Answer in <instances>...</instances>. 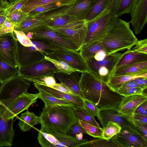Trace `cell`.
<instances>
[{
    "mask_svg": "<svg viewBox=\"0 0 147 147\" xmlns=\"http://www.w3.org/2000/svg\"><path fill=\"white\" fill-rule=\"evenodd\" d=\"M79 85L85 99L92 102L99 109L118 108L123 97L89 72L82 73Z\"/></svg>",
    "mask_w": 147,
    "mask_h": 147,
    "instance_id": "obj_1",
    "label": "cell"
},
{
    "mask_svg": "<svg viewBox=\"0 0 147 147\" xmlns=\"http://www.w3.org/2000/svg\"><path fill=\"white\" fill-rule=\"evenodd\" d=\"M40 116L41 120L40 131L51 134H67L71 125L78 121L74 105L45 106Z\"/></svg>",
    "mask_w": 147,
    "mask_h": 147,
    "instance_id": "obj_2",
    "label": "cell"
},
{
    "mask_svg": "<svg viewBox=\"0 0 147 147\" xmlns=\"http://www.w3.org/2000/svg\"><path fill=\"white\" fill-rule=\"evenodd\" d=\"M129 23L120 18L101 40L107 55L129 50L138 39L130 27Z\"/></svg>",
    "mask_w": 147,
    "mask_h": 147,
    "instance_id": "obj_3",
    "label": "cell"
},
{
    "mask_svg": "<svg viewBox=\"0 0 147 147\" xmlns=\"http://www.w3.org/2000/svg\"><path fill=\"white\" fill-rule=\"evenodd\" d=\"M31 84L22 77L16 75L1 83L0 110L3 114L15 98L27 92Z\"/></svg>",
    "mask_w": 147,
    "mask_h": 147,
    "instance_id": "obj_4",
    "label": "cell"
},
{
    "mask_svg": "<svg viewBox=\"0 0 147 147\" xmlns=\"http://www.w3.org/2000/svg\"><path fill=\"white\" fill-rule=\"evenodd\" d=\"M119 17L107 11H103L88 24L83 45L90 42L101 40L118 22Z\"/></svg>",
    "mask_w": 147,
    "mask_h": 147,
    "instance_id": "obj_5",
    "label": "cell"
},
{
    "mask_svg": "<svg viewBox=\"0 0 147 147\" xmlns=\"http://www.w3.org/2000/svg\"><path fill=\"white\" fill-rule=\"evenodd\" d=\"M124 53H116L107 55L100 61H96L93 57L90 58L86 61L89 72L107 84L112 76L116 65Z\"/></svg>",
    "mask_w": 147,
    "mask_h": 147,
    "instance_id": "obj_6",
    "label": "cell"
},
{
    "mask_svg": "<svg viewBox=\"0 0 147 147\" xmlns=\"http://www.w3.org/2000/svg\"><path fill=\"white\" fill-rule=\"evenodd\" d=\"M88 26L85 20H78L53 29L71 40L80 49L86 38Z\"/></svg>",
    "mask_w": 147,
    "mask_h": 147,
    "instance_id": "obj_7",
    "label": "cell"
},
{
    "mask_svg": "<svg viewBox=\"0 0 147 147\" xmlns=\"http://www.w3.org/2000/svg\"><path fill=\"white\" fill-rule=\"evenodd\" d=\"M33 32L32 38L43 39L66 49L77 51L80 50V48L71 40L47 26Z\"/></svg>",
    "mask_w": 147,
    "mask_h": 147,
    "instance_id": "obj_8",
    "label": "cell"
},
{
    "mask_svg": "<svg viewBox=\"0 0 147 147\" xmlns=\"http://www.w3.org/2000/svg\"><path fill=\"white\" fill-rule=\"evenodd\" d=\"M19 70L18 75L25 80L34 79L46 76H54L57 70L53 63L45 59L31 65Z\"/></svg>",
    "mask_w": 147,
    "mask_h": 147,
    "instance_id": "obj_9",
    "label": "cell"
},
{
    "mask_svg": "<svg viewBox=\"0 0 147 147\" xmlns=\"http://www.w3.org/2000/svg\"><path fill=\"white\" fill-rule=\"evenodd\" d=\"M111 139L117 147H147V140L136 129H121Z\"/></svg>",
    "mask_w": 147,
    "mask_h": 147,
    "instance_id": "obj_10",
    "label": "cell"
},
{
    "mask_svg": "<svg viewBox=\"0 0 147 147\" xmlns=\"http://www.w3.org/2000/svg\"><path fill=\"white\" fill-rule=\"evenodd\" d=\"M17 40L13 32L0 35V58L16 67H18L16 57Z\"/></svg>",
    "mask_w": 147,
    "mask_h": 147,
    "instance_id": "obj_11",
    "label": "cell"
},
{
    "mask_svg": "<svg viewBox=\"0 0 147 147\" xmlns=\"http://www.w3.org/2000/svg\"><path fill=\"white\" fill-rule=\"evenodd\" d=\"M97 118L100 122L102 129L106 126L108 121H112L119 125L121 127V129L137 130L132 123V118L128 117L121 115L119 112L117 108L112 107L100 109Z\"/></svg>",
    "mask_w": 147,
    "mask_h": 147,
    "instance_id": "obj_12",
    "label": "cell"
},
{
    "mask_svg": "<svg viewBox=\"0 0 147 147\" xmlns=\"http://www.w3.org/2000/svg\"><path fill=\"white\" fill-rule=\"evenodd\" d=\"M39 96L38 93L32 94L27 92L22 93L11 103L3 116L7 119H13L19 113L28 110L30 106L36 102Z\"/></svg>",
    "mask_w": 147,
    "mask_h": 147,
    "instance_id": "obj_13",
    "label": "cell"
},
{
    "mask_svg": "<svg viewBox=\"0 0 147 147\" xmlns=\"http://www.w3.org/2000/svg\"><path fill=\"white\" fill-rule=\"evenodd\" d=\"M45 56L43 53L35 50L33 45L25 47L17 40L16 57L18 69L36 63L45 59Z\"/></svg>",
    "mask_w": 147,
    "mask_h": 147,
    "instance_id": "obj_14",
    "label": "cell"
},
{
    "mask_svg": "<svg viewBox=\"0 0 147 147\" xmlns=\"http://www.w3.org/2000/svg\"><path fill=\"white\" fill-rule=\"evenodd\" d=\"M78 51L71 50L57 51L47 56L64 61L80 73L89 72L86 62Z\"/></svg>",
    "mask_w": 147,
    "mask_h": 147,
    "instance_id": "obj_15",
    "label": "cell"
},
{
    "mask_svg": "<svg viewBox=\"0 0 147 147\" xmlns=\"http://www.w3.org/2000/svg\"><path fill=\"white\" fill-rule=\"evenodd\" d=\"M129 22L136 34L141 32L147 21V0H134L131 7Z\"/></svg>",
    "mask_w": 147,
    "mask_h": 147,
    "instance_id": "obj_16",
    "label": "cell"
},
{
    "mask_svg": "<svg viewBox=\"0 0 147 147\" xmlns=\"http://www.w3.org/2000/svg\"><path fill=\"white\" fill-rule=\"evenodd\" d=\"M97 0H76L72 5L62 7L63 12L77 20H85Z\"/></svg>",
    "mask_w": 147,
    "mask_h": 147,
    "instance_id": "obj_17",
    "label": "cell"
},
{
    "mask_svg": "<svg viewBox=\"0 0 147 147\" xmlns=\"http://www.w3.org/2000/svg\"><path fill=\"white\" fill-rule=\"evenodd\" d=\"M43 21L47 26L55 29L63 26L75 20V18L64 13L61 8L48 13H44L35 16Z\"/></svg>",
    "mask_w": 147,
    "mask_h": 147,
    "instance_id": "obj_18",
    "label": "cell"
},
{
    "mask_svg": "<svg viewBox=\"0 0 147 147\" xmlns=\"http://www.w3.org/2000/svg\"><path fill=\"white\" fill-rule=\"evenodd\" d=\"M147 100V94L144 93L141 94L123 96L118 107V111L123 115L128 117H132L138 107Z\"/></svg>",
    "mask_w": 147,
    "mask_h": 147,
    "instance_id": "obj_19",
    "label": "cell"
},
{
    "mask_svg": "<svg viewBox=\"0 0 147 147\" xmlns=\"http://www.w3.org/2000/svg\"><path fill=\"white\" fill-rule=\"evenodd\" d=\"M13 119H7L0 110V147L11 146L15 135Z\"/></svg>",
    "mask_w": 147,
    "mask_h": 147,
    "instance_id": "obj_20",
    "label": "cell"
},
{
    "mask_svg": "<svg viewBox=\"0 0 147 147\" xmlns=\"http://www.w3.org/2000/svg\"><path fill=\"white\" fill-rule=\"evenodd\" d=\"M80 72L76 71L69 74L58 72L55 75L61 83L65 85L82 99H85L81 90L79 82Z\"/></svg>",
    "mask_w": 147,
    "mask_h": 147,
    "instance_id": "obj_21",
    "label": "cell"
},
{
    "mask_svg": "<svg viewBox=\"0 0 147 147\" xmlns=\"http://www.w3.org/2000/svg\"><path fill=\"white\" fill-rule=\"evenodd\" d=\"M37 89H40L59 99L68 101L76 107H84L83 99L79 96L70 95L59 91L53 88L34 83Z\"/></svg>",
    "mask_w": 147,
    "mask_h": 147,
    "instance_id": "obj_22",
    "label": "cell"
},
{
    "mask_svg": "<svg viewBox=\"0 0 147 147\" xmlns=\"http://www.w3.org/2000/svg\"><path fill=\"white\" fill-rule=\"evenodd\" d=\"M134 0H107L103 11H107L119 17L125 14H129Z\"/></svg>",
    "mask_w": 147,
    "mask_h": 147,
    "instance_id": "obj_23",
    "label": "cell"
},
{
    "mask_svg": "<svg viewBox=\"0 0 147 147\" xmlns=\"http://www.w3.org/2000/svg\"><path fill=\"white\" fill-rule=\"evenodd\" d=\"M145 61H147V54L137 52L131 49L128 50L119 60L114 72L131 64Z\"/></svg>",
    "mask_w": 147,
    "mask_h": 147,
    "instance_id": "obj_24",
    "label": "cell"
},
{
    "mask_svg": "<svg viewBox=\"0 0 147 147\" xmlns=\"http://www.w3.org/2000/svg\"><path fill=\"white\" fill-rule=\"evenodd\" d=\"M140 77L147 78V69L134 74L112 76L106 84L112 90L116 92L125 82Z\"/></svg>",
    "mask_w": 147,
    "mask_h": 147,
    "instance_id": "obj_25",
    "label": "cell"
},
{
    "mask_svg": "<svg viewBox=\"0 0 147 147\" xmlns=\"http://www.w3.org/2000/svg\"><path fill=\"white\" fill-rule=\"evenodd\" d=\"M76 0H27L21 10L28 13L35 8L43 5L57 4L61 7L69 6Z\"/></svg>",
    "mask_w": 147,
    "mask_h": 147,
    "instance_id": "obj_26",
    "label": "cell"
},
{
    "mask_svg": "<svg viewBox=\"0 0 147 147\" xmlns=\"http://www.w3.org/2000/svg\"><path fill=\"white\" fill-rule=\"evenodd\" d=\"M19 119L18 126L23 132L30 130L34 125L41 123L40 116L28 110L21 113Z\"/></svg>",
    "mask_w": 147,
    "mask_h": 147,
    "instance_id": "obj_27",
    "label": "cell"
},
{
    "mask_svg": "<svg viewBox=\"0 0 147 147\" xmlns=\"http://www.w3.org/2000/svg\"><path fill=\"white\" fill-rule=\"evenodd\" d=\"M46 26L43 21L37 19L35 16H29L18 26L14 27V29L22 31L26 34L30 32L38 30Z\"/></svg>",
    "mask_w": 147,
    "mask_h": 147,
    "instance_id": "obj_28",
    "label": "cell"
},
{
    "mask_svg": "<svg viewBox=\"0 0 147 147\" xmlns=\"http://www.w3.org/2000/svg\"><path fill=\"white\" fill-rule=\"evenodd\" d=\"M105 49L101 40L92 41L83 45L80 50V53L85 60L93 57L99 51Z\"/></svg>",
    "mask_w": 147,
    "mask_h": 147,
    "instance_id": "obj_29",
    "label": "cell"
},
{
    "mask_svg": "<svg viewBox=\"0 0 147 147\" xmlns=\"http://www.w3.org/2000/svg\"><path fill=\"white\" fill-rule=\"evenodd\" d=\"M38 51L47 56L55 51L69 50L54 45L47 41L40 38H32L30 39Z\"/></svg>",
    "mask_w": 147,
    "mask_h": 147,
    "instance_id": "obj_30",
    "label": "cell"
},
{
    "mask_svg": "<svg viewBox=\"0 0 147 147\" xmlns=\"http://www.w3.org/2000/svg\"><path fill=\"white\" fill-rule=\"evenodd\" d=\"M38 90L39 91L38 98L43 101L45 106L56 105H74L71 102L58 98L40 89H38Z\"/></svg>",
    "mask_w": 147,
    "mask_h": 147,
    "instance_id": "obj_31",
    "label": "cell"
},
{
    "mask_svg": "<svg viewBox=\"0 0 147 147\" xmlns=\"http://www.w3.org/2000/svg\"><path fill=\"white\" fill-rule=\"evenodd\" d=\"M19 72L17 67H12L0 58V83H1Z\"/></svg>",
    "mask_w": 147,
    "mask_h": 147,
    "instance_id": "obj_32",
    "label": "cell"
},
{
    "mask_svg": "<svg viewBox=\"0 0 147 147\" xmlns=\"http://www.w3.org/2000/svg\"><path fill=\"white\" fill-rule=\"evenodd\" d=\"M147 69V61L135 63L115 71L112 76H118L136 73Z\"/></svg>",
    "mask_w": 147,
    "mask_h": 147,
    "instance_id": "obj_33",
    "label": "cell"
},
{
    "mask_svg": "<svg viewBox=\"0 0 147 147\" xmlns=\"http://www.w3.org/2000/svg\"><path fill=\"white\" fill-rule=\"evenodd\" d=\"M102 129L103 133L101 138L109 140L118 134L121 131V128L116 123L109 121Z\"/></svg>",
    "mask_w": 147,
    "mask_h": 147,
    "instance_id": "obj_34",
    "label": "cell"
},
{
    "mask_svg": "<svg viewBox=\"0 0 147 147\" xmlns=\"http://www.w3.org/2000/svg\"><path fill=\"white\" fill-rule=\"evenodd\" d=\"M75 110L76 117L78 120H81L98 127H100L95 118L92 117L84 107H75Z\"/></svg>",
    "mask_w": 147,
    "mask_h": 147,
    "instance_id": "obj_35",
    "label": "cell"
},
{
    "mask_svg": "<svg viewBox=\"0 0 147 147\" xmlns=\"http://www.w3.org/2000/svg\"><path fill=\"white\" fill-rule=\"evenodd\" d=\"M107 0H97L86 15L85 20L88 24L96 18L103 10Z\"/></svg>",
    "mask_w": 147,
    "mask_h": 147,
    "instance_id": "obj_36",
    "label": "cell"
},
{
    "mask_svg": "<svg viewBox=\"0 0 147 147\" xmlns=\"http://www.w3.org/2000/svg\"><path fill=\"white\" fill-rule=\"evenodd\" d=\"M37 139L42 147H56L57 140L53 135L39 131Z\"/></svg>",
    "mask_w": 147,
    "mask_h": 147,
    "instance_id": "obj_37",
    "label": "cell"
},
{
    "mask_svg": "<svg viewBox=\"0 0 147 147\" xmlns=\"http://www.w3.org/2000/svg\"><path fill=\"white\" fill-rule=\"evenodd\" d=\"M45 59L51 61L53 63L57 69V72L69 74L74 71H78L76 69L62 60L51 58L45 55Z\"/></svg>",
    "mask_w": 147,
    "mask_h": 147,
    "instance_id": "obj_38",
    "label": "cell"
},
{
    "mask_svg": "<svg viewBox=\"0 0 147 147\" xmlns=\"http://www.w3.org/2000/svg\"><path fill=\"white\" fill-rule=\"evenodd\" d=\"M78 122L87 134L94 138H101L103 133L102 128L98 127L80 120H78Z\"/></svg>",
    "mask_w": 147,
    "mask_h": 147,
    "instance_id": "obj_39",
    "label": "cell"
},
{
    "mask_svg": "<svg viewBox=\"0 0 147 147\" xmlns=\"http://www.w3.org/2000/svg\"><path fill=\"white\" fill-rule=\"evenodd\" d=\"M29 16L28 13L22 11L21 9L15 11L6 16L14 26H18L24 21Z\"/></svg>",
    "mask_w": 147,
    "mask_h": 147,
    "instance_id": "obj_40",
    "label": "cell"
},
{
    "mask_svg": "<svg viewBox=\"0 0 147 147\" xmlns=\"http://www.w3.org/2000/svg\"><path fill=\"white\" fill-rule=\"evenodd\" d=\"M27 0H9L6 8L3 11L6 16L13 12L20 10Z\"/></svg>",
    "mask_w": 147,
    "mask_h": 147,
    "instance_id": "obj_41",
    "label": "cell"
},
{
    "mask_svg": "<svg viewBox=\"0 0 147 147\" xmlns=\"http://www.w3.org/2000/svg\"><path fill=\"white\" fill-rule=\"evenodd\" d=\"M26 80L51 88L56 84L54 76H46L34 79H27Z\"/></svg>",
    "mask_w": 147,
    "mask_h": 147,
    "instance_id": "obj_42",
    "label": "cell"
},
{
    "mask_svg": "<svg viewBox=\"0 0 147 147\" xmlns=\"http://www.w3.org/2000/svg\"><path fill=\"white\" fill-rule=\"evenodd\" d=\"M61 7L59 5L57 4L43 5L35 8L31 11L28 14L29 16H35L48 11L57 9Z\"/></svg>",
    "mask_w": 147,
    "mask_h": 147,
    "instance_id": "obj_43",
    "label": "cell"
},
{
    "mask_svg": "<svg viewBox=\"0 0 147 147\" xmlns=\"http://www.w3.org/2000/svg\"><path fill=\"white\" fill-rule=\"evenodd\" d=\"M88 147H117L112 141L111 139L109 140H106L102 138L89 141Z\"/></svg>",
    "mask_w": 147,
    "mask_h": 147,
    "instance_id": "obj_44",
    "label": "cell"
},
{
    "mask_svg": "<svg viewBox=\"0 0 147 147\" xmlns=\"http://www.w3.org/2000/svg\"><path fill=\"white\" fill-rule=\"evenodd\" d=\"M146 89L140 87L119 88L116 92L123 97H125L142 94L144 93V90Z\"/></svg>",
    "mask_w": 147,
    "mask_h": 147,
    "instance_id": "obj_45",
    "label": "cell"
},
{
    "mask_svg": "<svg viewBox=\"0 0 147 147\" xmlns=\"http://www.w3.org/2000/svg\"><path fill=\"white\" fill-rule=\"evenodd\" d=\"M13 32L15 34L18 41L23 46L29 47L32 45L33 44L31 40L22 31L17 30L14 29Z\"/></svg>",
    "mask_w": 147,
    "mask_h": 147,
    "instance_id": "obj_46",
    "label": "cell"
},
{
    "mask_svg": "<svg viewBox=\"0 0 147 147\" xmlns=\"http://www.w3.org/2000/svg\"><path fill=\"white\" fill-rule=\"evenodd\" d=\"M84 108L93 117H98L100 109L91 102L84 99L83 100Z\"/></svg>",
    "mask_w": 147,
    "mask_h": 147,
    "instance_id": "obj_47",
    "label": "cell"
},
{
    "mask_svg": "<svg viewBox=\"0 0 147 147\" xmlns=\"http://www.w3.org/2000/svg\"><path fill=\"white\" fill-rule=\"evenodd\" d=\"M80 133L87 134L86 131L80 125L78 121V122L74 123L71 125L67 134L76 137L77 134Z\"/></svg>",
    "mask_w": 147,
    "mask_h": 147,
    "instance_id": "obj_48",
    "label": "cell"
},
{
    "mask_svg": "<svg viewBox=\"0 0 147 147\" xmlns=\"http://www.w3.org/2000/svg\"><path fill=\"white\" fill-rule=\"evenodd\" d=\"M135 47L132 49L134 51L141 53L147 54V39L137 40Z\"/></svg>",
    "mask_w": 147,
    "mask_h": 147,
    "instance_id": "obj_49",
    "label": "cell"
},
{
    "mask_svg": "<svg viewBox=\"0 0 147 147\" xmlns=\"http://www.w3.org/2000/svg\"><path fill=\"white\" fill-rule=\"evenodd\" d=\"M14 27L12 23L6 17L0 27V35L9 33L13 32Z\"/></svg>",
    "mask_w": 147,
    "mask_h": 147,
    "instance_id": "obj_50",
    "label": "cell"
},
{
    "mask_svg": "<svg viewBox=\"0 0 147 147\" xmlns=\"http://www.w3.org/2000/svg\"><path fill=\"white\" fill-rule=\"evenodd\" d=\"M132 123L136 129L147 140V124H143L134 120Z\"/></svg>",
    "mask_w": 147,
    "mask_h": 147,
    "instance_id": "obj_51",
    "label": "cell"
},
{
    "mask_svg": "<svg viewBox=\"0 0 147 147\" xmlns=\"http://www.w3.org/2000/svg\"><path fill=\"white\" fill-rule=\"evenodd\" d=\"M51 88L65 93L74 96H78L68 86L61 83H56Z\"/></svg>",
    "mask_w": 147,
    "mask_h": 147,
    "instance_id": "obj_52",
    "label": "cell"
},
{
    "mask_svg": "<svg viewBox=\"0 0 147 147\" xmlns=\"http://www.w3.org/2000/svg\"><path fill=\"white\" fill-rule=\"evenodd\" d=\"M147 100L139 105L136 110L134 114L147 115Z\"/></svg>",
    "mask_w": 147,
    "mask_h": 147,
    "instance_id": "obj_53",
    "label": "cell"
},
{
    "mask_svg": "<svg viewBox=\"0 0 147 147\" xmlns=\"http://www.w3.org/2000/svg\"><path fill=\"white\" fill-rule=\"evenodd\" d=\"M132 118L134 121L147 124V115L134 114Z\"/></svg>",
    "mask_w": 147,
    "mask_h": 147,
    "instance_id": "obj_54",
    "label": "cell"
},
{
    "mask_svg": "<svg viewBox=\"0 0 147 147\" xmlns=\"http://www.w3.org/2000/svg\"><path fill=\"white\" fill-rule=\"evenodd\" d=\"M107 55V52L105 49L99 51L93 57L95 60L100 61L103 60Z\"/></svg>",
    "mask_w": 147,
    "mask_h": 147,
    "instance_id": "obj_55",
    "label": "cell"
},
{
    "mask_svg": "<svg viewBox=\"0 0 147 147\" xmlns=\"http://www.w3.org/2000/svg\"><path fill=\"white\" fill-rule=\"evenodd\" d=\"M139 87L144 88L141 86L137 84L131 80L125 82L119 88Z\"/></svg>",
    "mask_w": 147,
    "mask_h": 147,
    "instance_id": "obj_56",
    "label": "cell"
},
{
    "mask_svg": "<svg viewBox=\"0 0 147 147\" xmlns=\"http://www.w3.org/2000/svg\"><path fill=\"white\" fill-rule=\"evenodd\" d=\"M147 78L140 77L135 79L132 80L137 84L141 86L145 89L147 87Z\"/></svg>",
    "mask_w": 147,
    "mask_h": 147,
    "instance_id": "obj_57",
    "label": "cell"
},
{
    "mask_svg": "<svg viewBox=\"0 0 147 147\" xmlns=\"http://www.w3.org/2000/svg\"><path fill=\"white\" fill-rule=\"evenodd\" d=\"M8 2L5 0H0V12L4 10L6 7Z\"/></svg>",
    "mask_w": 147,
    "mask_h": 147,
    "instance_id": "obj_58",
    "label": "cell"
},
{
    "mask_svg": "<svg viewBox=\"0 0 147 147\" xmlns=\"http://www.w3.org/2000/svg\"><path fill=\"white\" fill-rule=\"evenodd\" d=\"M3 11L0 12V27L6 18Z\"/></svg>",
    "mask_w": 147,
    "mask_h": 147,
    "instance_id": "obj_59",
    "label": "cell"
},
{
    "mask_svg": "<svg viewBox=\"0 0 147 147\" xmlns=\"http://www.w3.org/2000/svg\"><path fill=\"white\" fill-rule=\"evenodd\" d=\"M83 134L82 133H80L77 134L76 136V138L80 140L83 139Z\"/></svg>",
    "mask_w": 147,
    "mask_h": 147,
    "instance_id": "obj_60",
    "label": "cell"
},
{
    "mask_svg": "<svg viewBox=\"0 0 147 147\" xmlns=\"http://www.w3.org/2000/svg\"><path fill=\"white\" fill-rule=\"evenodd\" d=\"M5 0L6 1H7V0Z\"/></svg>",
    "mask_w": 147,
    "mask_h": 147,
    "instance_id": "obj_61",
    "label": "cell"
}]
</instances>
